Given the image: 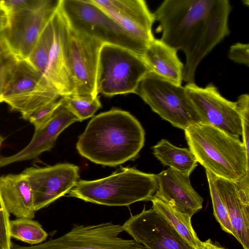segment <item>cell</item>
<instances>
[{
	"label": "cell",
	"mask_w": 249,
	"mask_h": 249,
	"mask_svg": "<svg viewBox=\"0 0 249 249\" xmlns=\"http://www.w3.org/2000/svg\"><path fill=\"white\" fill-rule=\"evenodd\" d=\"M10 234L11 238L32 245L42 243L48 236L39 222L25 217L10 221Z\"/></svg>",
	"instance_id": "cb8c5ba5"
},
{
	"label": "cell",
	"mask_w": 249,
	"mask_h": 249,
	"mask_svg": "<svg viewBox=\"0 0 249 249\" xmlns=\"http://www.w3.org/2000/svg\"><path fill=\"white\" fill-rule=\"evenodd\" d=\"M149 71L142 56L124 48L103 44L99 55L97 92L108 97L135 93Z\"/></svg>",
	"instance_id": "52a82bcc"
},
{
	"label": "cell",
	"mask_w": 249,
	"mask_h": 249,
	"mask_svg": "<svg viewBox=\"0 0 249 249\" xmlns=\"http://www.w3.org/2000/svg\"><path fill=\"white\" fill-rule=\"evenodd\" d=\"M18 60L9 49L6 42L0 43V102H2L3 90Z\"/></svg>",
	"instance_id": "83f0119b"
},
{
	"label": "cell",
	"mask_w": 249,
	"mask_h": 249,
	"mask_svg": "<svg viewBox=\"0 0 249 249\" xmlns=\"http://www.w3.org/2000/svg\"><path fill=\"white\" fill-rule=\"evenodd\" d=\"M62 97L64 105L79 121L92 117L102 107L98 96L95 97L87 94H72Z\"/></svg>",
	"instance_id": "484cf974"
},
{
	"label": "cell",
	"mask_w": 249,
	"mask_h": 249,
	"mask_svg": "<svg viewBox=\"0 0 249 249\" xmlns=\"http://www.w3.org/2000/svg\"><path fill=\"white\" fill-rule=\"evenodd\" d=\"M4 140V138L1 135H0V147L1 145V144Z\"/></svg>",
	"instance_id": "74e56055"
},
{
	"label": "cell",
	"mask_w": 249,
	"mask_h": 249,
	"mask_svg": "<svg viewBox=\"0 0 249 249\" xmlns=\"http://www.w3.org/2000/svg\"><path fill=\"white\" fill-rule=\"evenodd\" d=\"M134 94L174 127L185 130L201 123L185 87L173 84L152 71L142 78Z\"/></svg>",
	"instance_id": "8992f818"
},
{
	"label": "cell",
	"mask_w": 249,
	"mask_h": 249,
	"mask_svg": "<svg viewBox=\"0 0 249 249\" xmlns=\"http://www.w3.org/2000/svg\"><path fill=\"white\" fill-rule=\"evenodd\" d=\"M9 16L6 11L0 7V30H5L8 25Z\"/></svg>",
	"instance_id": "e575fe53"
},
{
	"label": "cell",
	"mask_w": 249,
	"mask_h": 249,
	"mask_svg": "<svg viewBox=\"0 0 249 249\" xmlns=\"http://www.w3.org/2000/svg\"><path fill=\"white\" fill-rule=\"evenodd\" d=\"M78 121L63 104L45 125L35 130L32 140L24 148L12 156L0 158V167L35 159L50 150L58 135L70 125Z\"/></svg>",
	"instance_id": "ac0fdd59"
},
{
	"label": "cell",
	"mask_w": 249,
	"mask_h": 249,
	"mask_svg": "<svg viewBox=\"0 0 249 249\" xmlns=\"http://www.w3.org/2000/svg\"><path fill=\"white\" fill-rule=\"evenodd\" d=\"M157 189L155 174L121 167L103 178L78 180L68 194L97 204L128 206L138 201H150Z\"/></svg>",
	"instance_id": "277c9868"
},
{
	"label": "cell",
	"mask_w": 249,
	"mask_h": 249,
	"mask_svg": "<svg viewBox=\"0 0 249 249\" xmlns=\"http://www.w3.org/2000/svg\"><path fill=\"white\" fill-rule=\"evenodd\" d=\"M177 52L160 39L155 38L142 57L150 71L173 84L181 85L184 64Z\"/></svg>",
	"instance_id": "44dd1931"
},
{
	"label": "cell",
	"mask_w": 249,
	"mask_h": 249,
	"mask_svg": "<svg viewBox=\"0 0 249 249\" xmlns=\"http://www.w3.org/2000/svg\"><path fill=\"white\" fill-rule=\"evenodd\" d=\"M200 249H226L219 245L213 243L211 239L201 242Z\"/></svg>",
	"instance_id": "d590c367"
},
{
	"label": "cell",
	"mask_w": 249,
	"mask_h": 249,
	"mask_svg": "<svg viewBox=\"0 0 249 249\" xmlns=\"http://www.w3.org/2000/svg\"><path fill=\"white\" fill-rule=\"evenodd\" d=\"M60 97L43 74L26 59H18L3 90L1 101L28 120L38 109Z\"/></svg>",
	"instance_id": "ba28073f"
},
{
	"label": "cell",
	"mask_w": 249,
	"mask_h": 249,
	"mask_svg": "<svg viewBox=\"0 0 249 249\" xmlns=\"http://www.w3.org/2000/svg\"><path fill=\"white\" fill-rule=\"evenodd\" d=\"M154 156L164 166L189 176L197 165V160L189 150L177 147L161 139L152 147Z\"/></svg>",
	"instance_id": "7402d4cb"
},
{
	"label": "cell",
	"mask_w": 249,
	"mask_h": 249,
	"mask_svg": "<svg viewBox=\"0 0 249 249\" xmlns=\"http://www.w3.org/2000/svg\"><path fill=\"white\" fill-rule=\"evenodd\" d=\"M79 169L68 163L25 169L22 173L32 187L36 212L68 194L78 181Z\"/></svg>",
	"instance_id": "5bb4252c"
},
{
	"label": "cell",
	"mask_w": 249,
	"mask_h": 249,
	"mask_svg": "<svg viewBox=\"0 0 249 249\" xmlns=\"http://www.w3.org/2000/svg\"><path fill=\"white\" fill-rule=\"evenodd\" d=\"M156 177L158 189L153 197L191 217L202 208L203 198L192 187L189 176L169 167Z\"/></svg>",
	"instance_id": "e0dca14e"
},
{
	"label": "cell",
	"mask_w": 249,
	"mask_h": 249,
	"mask_svg": "<svg viewBox=\"0 0 249 249\" xmlns=\"http://www.w3.org/2000/svg\"><path fill=\"white\" fill-rule=\"evenodd\" d=\"M0 7H1V5H0Z\"/></svg>",
	"instance_id": "f35d334b"
},
{
	"label": "cell",
	"mask_w": 249,
	"mask_h": 249,
	"mask_svg": "<svg viewBox=\"0 0 249 249\" xmlns=\"http://www.w3.org/2000/svg\"><path fill=\"white\" fill-rule=\"evenodd\" d=\"M9 216L0 194V249H11Z\"/></svg>",
	"instance_id": "4dcf8cb0"
},
{
	"label": "cell",
	"mask_w": 249,
	"mask_h": 249,
	"mask_svg": "<svg viewBox=\"0 0 249 249\" xmlns=\"http://www.w3.org/2000/svg\"><path fill=\"white\" fill-rule=\"evenodd\" d=\"M0 194L10 213L17 218L33 219L35 217L33 192L28 178L22 173L0 177Z\"/></svg>",
	"instance_id": "d6986e66"
},
{
	"label": "cell",
	"mask_w": 249,
	"mask_h": 249,
	"mask_svg": "<svg viewBox=\"0 0 249 249\" xmlns=\"http://www.w3.org/2000/svg\"><path fill=\"white\" fill-rule=\"evenodd\" d=\"M58 9L70 27L104 44L142 56L148 46L131 36L92 0H60Z\"/></svg>",
	"instance_id": "5b68a950"
},
{
	"label": "cell",
	"mask_w": 249,
	"mask_h": 249,
	"mask_svg": "<svg viewBox=\"0 0 249 249\" xmlns=\"http://www.w3.org/2000/svg\"><path fill=\"white\" fill-rule=\"evenodd\" d=\"M144 141L139 121L129 112L113 108L89 121L76 149L94 163L113 167L137 157Z\"/></svg>",
	"instance_id": "7a4b0ae2"
},
{
	"label": "cell",
	"mask_w": 249,
	"mask_h": 249,
	"mask_svg": "<svg viewBox=\"0 0 249 249\" xmlns=\"http://www.w3.org/2000/svg\"><path fill=\"white\" fill-rule=\"evenodd\" d=\"M124 231L146 249H194L158 212L144 207L122 225Z\"/></svg>",
	"instance_id": "4fadbf2b"
},
{
	"label": "cell",
	"mask_w": 249,
	"mask_h": 249,
	"mask_svg": "<svg viewBox=\"0 0 249 249\" xmlns=\"http://www.w3.org/2000/svg\"><path fill=\"white\" fill-rule=\"evenodd\" d=\"M5 30H0V43L5 42Z\"/></svg>",
	"instance_id": "8d00e7d4"
},
{
	"label": "cell",
	"mask_w": 249,
	"mask_h": 249,
	"mask_svg": "<svg viewBox=\"0 0 249 249\" xmlns=\"http://www.w3.org/2000/svg\"><path fill=\"white\" fill-rule=\"evenodd\" d=\"M228 57L231 60L236 63L249 67V44L238 42L232 45L229 50Z\"/></svg>",
	"instance_id": "1f68e13d"
},
{
	"label": "cell",
	"mask_w": 249,
	"mask_h": 249,
	"mask_svg": "<svg viewBox=\"0 0 249 249\" xmlns=\"http://www.w3.org/2000/svg\"><path fill=\"white\" fill-rule=\"evenodd\" d=\"M53 36L52 18L43 30L26 59L34 68L44 75L53 43Z\"/></svg>",
	"instance_id": "d4e9b609"
},
{
	"label": "cell",
	"mask_w": 249,
	"mask_h": 249,
	"mask_svg": "<svg viewBox=\"0 0 249 249\" xmlns=\"http://www.w3.org/2000/svg\"><path fill=\"white\" fill-rule=\"evenodd\" d=\"M184 87L200 117V124L240 139L242 127L235 102L223 97L212 83L205 87H199L195 83H187Z\"/></svg>",
	"instance_id": "8fae6325"
},
{
	"label": "cell",
	"mask_w": 249,
	"mask_h": 249,
	"mask_svg": "<svg viewBox=\"0 0 249 249\" xmlns=\"http://www.w3.org/2000/svg\"><path fill=\"white\" fill-rule=\"evenodd\" d=\"M235 102L241 121L242 142L247 154L249 155V95L246 93L240 95Z\"/></svg>",
	"instance_id": "f1b7e54d"
},
{
	"label": "cell",
	"mask_w": 249,
	"mask_h": 249,
	"mask_svg": "<svg viewBox=\"0 0 249 249\" xmlns=\"http://www.w3.org/2000/svg\"><path fill=\"white\" fill-rule=\"evenodd\" d=\"M33 0H0V5L8 15L16 13L29 6Z\"/></svg>",
	"instance_id": "d6a6232c"
},
{
	"label": "cell",
	"mask_w": 249,
	"mask_h": 249,
	"mask_svg": "<svg viewBox=\"0 0 249 249\" xmlns=\"http://www.w3.org/2000/svg\"><path fill=\"white\" fill-rule=\"evenodd\" d=\"M122 225L111 222L75 225L64 235L44 243L22 246L12 242L11 249H146L134 239L120 237Z\"/></svg>",
	"instance_id": "9c48e42d"
},
{
	"label": "cell",
	"mask_w": 249,
	"mask_h": 249,
	"mask_svg": "<svg viewBox=\"0 0 249 249\" xmlns=\"http://www.w3.org/2000/svg\"><path fill=\"white\" fill-rule=\"evenodd\" d=\"M63 104V97H61L38 109L31 115L28 120L34 125L35 130L40 128L49 122Z\"/></svg>",
	"instance_id": "f546056e"
},
{
	"label": "cell",
	"mask_w": 249,
	"mask_h": 249,
	"mask_svg": "<svg viewBox=\"0 0 249 249\" xmlns=\"http://www.w3.org/2000/svg\"></svg>",
	"instance_id": "ab89813d"
},
{
	"label": "cell",
	"mask_w": 249,
	"mask_h": 249,
	"mask_svg": "<svg viewBox=\"0 0 249 249\" xmlns=\"http://www.w3.org/2000/svg\"><path fill=\"white\" fill-rule=\"evenodd\" d=\"M206 174L212 199L213 215L219 223L222 230L234 237V231L231 223L226 205L215 185L213 175L207 171H206Z\"/></svg>",
	"instance_id": "4316f807"
},
{
	"label": "cell",
	"mask_w": 249,
	"mask_h": 249,
	"mask_svg": "<svg viewBox=\"0 0 249 249\" xmlns=\"http://www.w3.org/2000/svg\"><path fill=\"white\" fill-rule=\"evenodd\" d=\"M67 42L74 84V94L97 97L96 77L99 55L104 43L71 28L68 25Z\"/></svg>",
	"instance_id": "7c38bea8"
},
{
	"label": "cell",
	"mask_w": 249,
	"mask_h": 249,
	"mask_svg": "<svg viewBox=\"0 0 249 249\" xmlns=\"http://www.w3.org/2000/svg\"><path fill=\"white\" fill-rule=\"evenodd\" d=\"M249 173H247L240 180L235 182L240 196L242 200L248 204H249Z\"/></svg>",
	"instance_id": "836d02e7"
},
{
	"label": "cell",
	"mask_w": 249,
	"mask_h": 249,
	"mask_svg": "<svg viewBox=\"0 0 249 249\" xmlns=\"http://www.w3.org/2000/svg\"><path fill=\"white\" fill-rule=\"evenodd\" d=\"M54 36L44 75L58 94H74L67 42V24L58 8L52 18Z\"/></svg>",
	"instance_id": "2e32d148"
},
{
	"label": "cell",
	"mask_w": 249,
	"mask_h": 249,
	"mask_svg": "<svg viewBox=\"0 0 249 249\" xmlns=\"http://www.w3.org/2000/svg\"><path fill=\"white\" fill-rule=\"evenodd\" d=\"M150 201L152 203V208L160 213L191 247L194 249H200L202 241L193 228L192 217L153 197Z\"/></svg>",
	"instance_id": "603a6c76"
},
{
	"label": "cell",
	"mask_w": 249,
	"mask_h": 249,
	"mask_svg": "<svg viewBox=\"0 0 249 249\" xmlns=\"http://www.w3.org/2000/svg\"><path fill=\"white\" fill-rule=\"evenodd\" d=\"M231 10L228 0H165L153 13L160 39L185 55L183 81L187 84L195 83L201 60L230 34Z\"/></svg>",
	"instance_id": "6da1fadb"
},
{
	"label": "cell",
	"mask_w": 249,
	"mask_h": 249,
	"mask_svg": "<svg viewBox=\"0 0 249 249\" xmlns=\"http://www.w3.org/2000/svg\"><path fill=\"white\" fill-rule=\"evenodd\" d=\"M136 39L148 46L155 38L154 15L143 0H92Z\"/></svg>",
	"instance_id": "9a60e30c"
},
{
	"label": "cell",
	"mask_w": 249,
	"mask_h": 249,
	"mask_svg": "<svg viewBox=\"0 0 249 249\" xmlns=\"http://www.w3.org/2000/svg\"><path fill=\"white\" fill-rule=\"evenodd\" d=\"M59 3L60 0H33L24 9L8 15L5 42L18 59H27Z\"/></svg>",
	"instance_id": "30bf717a"
},
{
	"label": "cell",
	"mask_w": 249,
	"mask_h": 249,
	"mask_svg": "<svg viewBox=\"0 0 249 249\" xmlns=\"http://www.w3.org/2000/svg\"><path fill=\"white\" fill-rule=\"evenodd\" d=\"M212 175L226 205L234 237L244 249H249V204L242 200L235 182Z\"/></svg>",
	"instance_id": "ffe728a7"
},
{
	"label": "cell",
	"mask_w": 249,
	"mask_h": 249,
	"mask_svg": "<svg viewBox=\"0 0 249 249\" xmlns=\"http://www.w3.org/2000/svg\"><path fill=\"white\" fill-rule=\"evenodd\" d=\"M184 130L189 150L206 171L234 182L249 173V155L240 139L202 124Z\"/></svg>",
	"instance_id": "3957f363"
}]
</instances>
